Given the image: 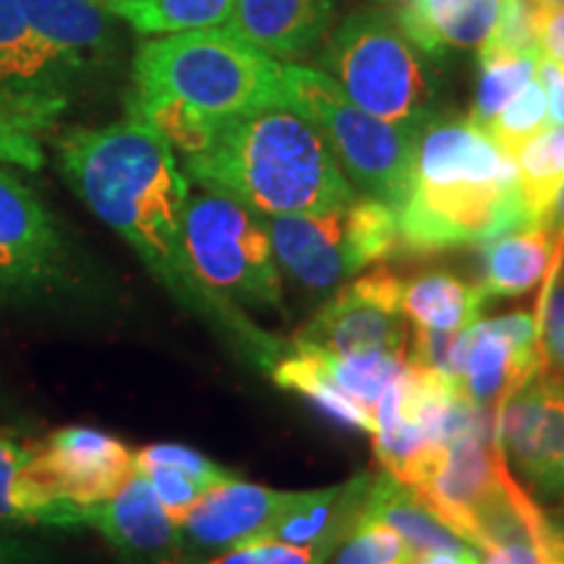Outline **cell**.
I'll return each mask as SVG.
<instances>
[{"instance_id": "1", "label": "cell", "mask_w": 564, "mask_h": 564, "mask_svg": "<svg viewBox=\"0 0 564 564\" xmlns=\"http://www.w3.org/2000/svg\"><path fill=\"white\" fill-rule=\"evenodd\" d=\"M58 160L79 199L139 253L183 306L228 333L262 369L278 361L285 348L228 299L204 288L188 267L181 238L188 178L173 147L150 123L129 116L102 129L68 131L58 141Z\"/></svg>"}, {"instance_id": "2", "label": "cell", "mask_w": 564, "mask_h": 564, "mask_svg": "<svg viewBox=\"0 0 564 564\" xmlns=\"http://www.w3.org/2000/svg\"><path fill=\"white\" fill-rule=\"evenodd\" d=\"M282 70L272 55L228 30L165 34L144 42L133 58L129 116L192 158L207 150L223 123L285 105Z\"/></svg>"}, {"instance_id": "3", "label": "cell", "mask_w": 564, "mask_h": 564, "mask_svg": "<svg viewBox=\"0 0 564 564\" xmlns=\"http://www.w3.org/2000/svg\"><path fill=\"white\" fill-rule=\"evenodd\" d=\"M398 223L400 249L411 253L484 246L525 228L518 162L474 118L432 116L415 139L411 192Z\"/></svg>"}, {"instance_id": "4", "label": "cell", "mask_w": 564, "mask_h": 564, "mask_svg": "<svg viewBox=\"0 0 564 564\" xmlns=\"http://www.w3.org/2000/svg\"><path fill=\"white\" fill-rule=\"evenodd\" d=\"M188 178L257 215H301L356 199L322 131L288 105L223 123L209 147L186 158Z\"/></svg>"}, {"instance_id": "5", "label": "cell", "mask_w": 564, "mask_h": 564, "mask_svg": "<svg viewBox=\"0 0 564 564\" xmlns=\"http://www.w3.org/2000/svg\"><path fill=\"white\" fill-rule=\"evenodd\" d=\"M413 491L478 552L556 531V523L514 481L497 436H457L444 447L434 474Z\"/></svg>"}, {"instance_id": "6", "label": "cell", "mask_w": 564, "mask_h": 564, "mask_svg": "<svg viewBox=\"0 0 564 564\" xmlns=\"http://www.w3.org/2000/svg\"><path fill=\"white\" fill-rule=\"evenodd\" d=\"M322 63L352 105L387 123L421 129L434 116L423 51L394 13H350L327 42Z\"/></svg>"}, {"instance_id": "7", "label": "cell", "mask_w": 564, "mask_h": 564, "mask_svg": "<svg viewBox=\"0 0 564 564\" xmlns=\"http://www.w3.org/2000/svg\"><path fill=\"white\" fill-rule=\"evenodd\" d=\"M285 82V105L308 118L327 144L333 147L343 173L366 196L403 207L413 181L415 139L421 129L394 126L352 105L333 76L319 70L288 66L282 70Z\"/></svg>"}, {"instance_id": "8", "label": "cell", "mask_w": 564, "mask_h": 564, "mask_svg": "<svg viewBox=\"0 0 564 564\" xmlns=\"http://www.w3.org/2000/svg\"><path fill=\"white\" fill-rule=\"evenodd\" d=\"M264 225L282 270L314 293L335 291L366 267L403 251L398 209L371 196L322 212L272 215Z\"/></svg>"}, {"instance_id": "9", "label": "cell", "mask_w": 564, "mask_h": 564, "mask_svg": "<svg viewBox=\"0 0 564 564\" xmlns=\"http://www.w3.org/2000/svg\"><path fill=\"white\" fill-rule=\"evenodd\" d=\"M188 267L220 299L282 308L280 272L264 217L228 194H188L181 225Z\"/></svg>"}, {"instance_id": "10", "label": "cell", "mask_w": 564, "mask_h": 564, "mask_svg": "<svg viewBox=\"0 0 564 564\" xmlns=\"http://www.w3.org/2000/svg\"><path fill=\"white\" fill-rule=\"evenodd\" d=\"M403 280L390 267H373L348 285H340L306 327L299 329L293 345L327 356H364L394 352L411 358L413 329L400 308Z\"/></svg>"}, {"instance_id": "11", "label": "cell", "mask_w": 564, "mask_h": 564, "mask_svg": "<svg viewBox=\"0 0 564 564\" xmlns=\"http://www.w3.org/2000/svg\"><path fill=\"white\" fill-rule=\"evenodd\" d=\"M79 76L34 32L19 0H0V110L24 131H53Z\"/></svg>"}, {"instance_id": "12", "label": "cell", "mask_w": 564, "mask_h": 564, "mask_svg": "<svg viewBox=\"0 0 564 564\" xmlns=\"http://www.w3.org/2000/svg\"><path fill=\"white\" fill-rule=\"evenodd\" d=\"M32 474L45 497L68 512L70 525H84L91 507L108 502L131 481L137 455L97 429L66 426L37 444Z\"/></svg>"}, {"instance_id": "13", "label": "cell", "mask_w": 564, "mask_h": 564, "mask_svg": "<svg viewBox=\"0 0 564 564\" xmlns=\"http://www.w3.org/2000/svg\"><path fill=\"white\" fill-rule=\"evenodd\" d=\"M539 319L518 312L457 333L455 379L465 398L491 419L539 373Z\"/></svg>"}, {"instance_id": "14", "label": "cell", "mask_w": 564, "mask_h": 564, "mask_svg": "<svg viewBox=\"0 0 564 564\" xmlns=\"http://www.w3.org/2000/svg\"><path fill=\"white\" fill-rule=\"evenodd\" d=\"M61 264L63 243L53 217L17 175L0 171V291H45Z\"/></svg>"}, {"instance_id": "15", "label": "cell", "mask_w": 564, "mask_h": 564, "mask_svg": "<svg viewBox=\"0 0 564 564\" xmlns=\"http://www.w3.org/2000/svg\"><path fill=\"white\" fill-rule=\"evenodd\" d=\"M84 525L100 531L129 564H183L186 556L178 523L162 510L141 474H133L108 502L91 507L84 514Z\"/></svg>"}, {"instance_id": "16", "label": "cell", "mask_w": 564, "mask_h": 564, "mask_svg": "<svg viewBox=\"0 0 564 564\" xmlns=\"http://www.w3.org/2000/svg\"><path fill=\"white\" fill-rule=\"evenodd\" d=\"M497 444L505 460L541 489L564 455V394L535 373L499 411Z\"/></svg>"}, {"instance_id": "17", "label": "cell", "mask_w": 564, "mask_h": 564, "mask_svg": "<svg viewBox=\"0 0 564 564\" xmlns=\"http://www.w3.org/2000/svg\"><path fill=\"white\" fill-rule=\"evenodd\" d=\"M288 499L291 491H272L267 486L228 478L204 494L183 518V544L204 552H223L243 541L262 539L274 518L285 510Z\"/></svg>"}, {"instance_id": "18", "label": "cell", "mask_w": 564, "mask_h": 564, "mask_svg": "<svg viewBox=\"0 0 564 564\" xmlns=\"http://www.w3.org/2000/svg\"><path fill=\"white\" fill-rule=\"evenodd\" d=\"M335 0H236L225 30L272 55L301 58L319 45Z\"/></svg>"}, {"instance_id": "19", "label": "cell", "mask_w": 564, "mask_h": 564, "mask_svg": "<svg viewBox=\"0 0 564 564\" xmlns=\"http://www.w3.org/2000/svg\"><path fill=\"white\" fill-rule=\"evenodd\" d=\"M34 32L76 76L102 66L112 51V19L108 0H19Z\"/></svg>"}, {"instance_id": "20", "label": "cell", "mask_w": 564, "mask_h": 564, "mask_svg": "<svg viewBox=\"0 0 564 564\" xmlns=\"http://www.w3.org/2000/svg\"><path fill=\"white\" fill-rule=\"evenodd\" d=\"M373 476L361 474L348 484L319 491H291L270 531L262 539H274L295 546L335 549L348 539V533L361 523L366 494Z\"/></svg>"}, {"instance_id": "21", "label": "cell", "mask_w": 564, "mask_h": 564, "mask_svg": "<svg viewBox=\"0 0 564 564\" xmlns=\"http://www.w3.org/2000/svg\"><path fill=\"white\" fill-rule=\"evenodd\" d=\"M502 0H394V19L429 55L481 51L494 37Z\"/></svg>"}, {"instance_id": "22", "label": "cell", "mask_w": 564, "mask_h": 564, "mask_svg": "<svg viewBox=\"0 0 564 564\" xmlns=\"http://www.w3.org/2000/svg\"><path fill=\"white\" fill-rule=\"evenodd\" d=\"M564 238L546 225H525L484 243V299H518L544 282Z\"/></svg>"}, {"instance_id": "23", "label": "cell", "mask_w": 564, "mask_h": 564, "mask_svg": "<svg viewBox=\"0 0 564 564\" xmlns=\"http://www.w3.org/2000/svg\"><path fill=\"white\" fill-rule=\"evenodd\" d=\"M361 520H379L390 525L400 539L405 541L413 554H463L478 556L463 535H457L453 528L444 525L436 514L421 502L419 494L400 484L390 474L373 478L371 489L366 494L364 518Z\"/></svg>"}, {"instance_id": "24", "label": "cell", "mask_w": 564, "mask_h": 564, "mask_svg": "<svg viewBox=\"0 0 564 564\" xmlns=\"http://www.w3.org/2000/svg\"><path fill=\"white\" fill-rule=\"evenodd\" d=\"M484 293L478 285H465L453 274L432 272L403 282L400 308L415 327L463 333L481 319Z\"/></svg>"}, {"instance_id": "25", "label": "cell", "mask_w": 564, "mask_h": 564, "mask_svg": "<svg viewBox=\"0 0 564 564\" xmlns=\"http://www.w3.org/2000/svg\"><path fill=\"white\" fill-rule=\"evenodd\" d=\"M270 373L274 377V384L282 390H293L303 394L308 403L319 408V411L333 419L340 426L361 429V432H377V419L369 408L358 403L356 398H350L348 392H343L333 379L327 377V371L322 369L316 352L299 348L291 343V348L282 350V356L270 366Z\"/></svg>"}, {"instance_id": "26", "label": "cell", "mask_w": 564, "mask_h": 564, "mask_svg": "<svg viewBox=\"0 0 564 564\" xmlns=\"http://www.w3.org/2000/svg\"><path fill=\"white\" fill-rule=\"evenodd\" d=\"M37 444L21 442L0 432V520L3 523H32L74 528L68 512L45 497L34 481L32 460Z\"/></svg>"}, {"instance_id": "27", "label": "cell", "mask_w": 564, "mask_h": 564, "mask_svg": "<svg viewBox=\"0 0 564 564\" xmlns=\"http://www.w3.org/2000/svg\"><path fill=\"white\" fill-rule=\"evenodd\" d=\"M108 6L139 34H175L225 24L236 0H108Z\"/></svg>"}, {"instance_id": "28", "label": "cell", "mask_w": 564, "mask_h": 564, "mask_svg": "<svg viewBox=\"0 0 564 564\" xmlns=\"http://www.w3.org/2000/svg\"><path fill=\"white\" fill-rule=\"evenodd\" d=\"M514 162H518V188L528 220L541 225L556 188L564 181V126H546L544 131L528 139L514 154Z\"/></svg>"}, {"instance_id": "29", "label": "cell", "mask_w": 564, "mask_h": 564, "mask_svg": "<svg viewBox=\"0 0 564 564\" xmlns=\"http://www.w3.org/2000/svg\"><path fill=\"white\" fill-rule=\"evenodd\" d=\"M478 53H481V63H478V87L470 118L486 129L535 79L544 53H510L491 45H484Z\"/></svg>"}, {"instance_id": "30", "label": "cell", "mask_w": 564, "mask_h": 564, "mask_svg": "<svg viewBox=\"0 0 564 564\" xmlns=\"http://www.w3.org/2000/svg\"><path fill=\"white\" fill-rule=\"evenodd\" d=\"M312 352H316V358H319L327 377L333 379L343 392H348L350 398H356L358 403L369 408L371 413H377V403L382 400L387 387H390L394 379L408 369V364H411V358L394 356V352H364V356L345 358L327 356V352L319 350ZM373 419H377V415H373Z\"/></svg>"}, {"instance_id": "31", "label": "cell", "mask_w": 564, "mask_h": 564, "mask_svg": "<svg viewBox=\"0 0 564 564\" xmlns=\"http://www.w3.org/2000/svg\"><path fill=\"white\" fill-rule=\"evenodd\" d=\"M539 319V377L564 394V246L544 278L535 303Z\"/></svg>"}, {"instance_id": "32", "label": "cell", "mask_w": 564, "mask_h": 564, "mask_svg": "<svg viewBox=\"0 0 564 564\" xmlns=\"http://www.w3.org/2000/svg\"><path fill=\"white\" fill-rule=\"evenodd\" d=\"M549 123H552V118H549L546 89L541 79H533L484 131L514 158L520 147L539 131H544Z\"/></svg>"}, {"instance_id": "33", "label": "cell", "mask_w": 564, "mask_h": 564, "mask_svg": "<svg viewBox=\"0 0 564 564\" xmlns=\"http://www.w3.org/2000/svg\"><path fill=\"white\" fill-rule=\"evenodd\" d=\"M411 556V549L390 525L379 520H361L343 541L335 564H408Z\"/></svg>"}, {"instance_id": "34", "label": "cell", "mask_w": 564, "mask_h": 564, "mask_svg": "<svg viewBox=\"0 0 564 564\" xmlns=\"http://www.w3.org/2000/svg\"><path fill=\"white\" fill-rule=\"evenodd\" d=\"M539 0H502V13L494 37L486 42L491 47H502L510 53L541 55V21L546 17Z\"/></svg>"}, {"instance_id": "35", "label": "cell", "mask_w": 564, "mask_h": 564, "mask_svg": "<svg viewBox=\"0 0 564 564\" xmlns=\"http://www.w3.org/2000/svg\"><path fill=\"white\" fill-rule=\"evenodd\" d=\"M333 549L324 546H295L274 539H251L243 544L223 549L196 564H324Z\"/></svg>"}, {"instance_id": "36", "label": "cell", "mask_w": 564, "mask_h": 564, "mask_svg": "<svg viewBox=\"0 0 564 564\" xmlns=\"http://www.w3.org/2000/svg\"><path fill=\"white\" fill-rule=\"evenodd\" d=\"M137 474L147 478L162 510L171 514V520L178 523V528L183 518L194 510V505L207 494L202 484H196L194 478L181 474V470L167 468V465H139Z\"/></svg>"}, {"instance_id": "37", "label": "cell", "mask_w": 564, "mask_h": 564, "mask_svg": "<svg viewBox=\"0 0 564 564\" xmlns=\"http://www.w3.org/2000/svg\"><path fill=\"white\" fill-rule=\"evenodd\" d=\"M139 465H167V468L181 470L188 478H194L196 484H202L204 489H215L217 484L232 478L228 470H223L220 465L212 463L209 457H204L196 449L181 447V444H152L137 453V468Z\"/></svg>"}, {"instance_id": "38", "label": "cell", "mask_w": 564, "mask_h": 564, "mask_svg": "<svg viewBox=\"0 0 564 564\" xmlns=\"http://www.w3.org/2000/svg\"><path fill=\"white\" fill-rule=\"evenodd\" d=\"M478 564H564V525L546 539H523L494 546Z\"/></svg>"}, {"instance_id": "39", "label": "cell", "mask_w": 564, "mask_h": 564, "mask_svg": "<svg viewBox=\"0 0 564 564\" xmlns=\"http://www.w3.org/2000/svg\"><path fill=\"white\" fill-rule=\"evenodd\" d=\"M0 162L32 173L40 171L42 162H45L40 137L13 123L3 110H0Z\"/></svg>"}, {"instance_id": "40", "label": "cell", "mask_w": 564, "mask_h": 564, "mask_svg": "<svg viewBox=\"0 0 564 564\" xmlns=\"http://www.w3.org/2000/svg\"><path fill=\"white\" fill-rule=\"evenodd\" d=\"M541 53L564 68V9L546 11L541 21Z\"/></svg>"}, {"instance_id": "41", "label": "cell", "mask_w": 564, "mask_h": 564, "mask_svg": "<svg viewBox=\"0 0 564 564\" xmlns=\"http://www.w3.org/2000/svg\"><path fill=\"white\" fill-rule=\"evenodd\" d=\"M541 225H546V228H552L554 232H560V236L564 238V181L560 183V188H556L554 199H552V204H549L546 217Z\"/></svg>"}, {"instance_id": "42", "label": "cell", "mask_w": 564, "mask_h": 564, "mask_svg": "<svg viewBox=\"0 0 564 564\" xmlns=\"http://www.w3.org/2000/svg\"><path fill=\"white\" fill-rule=\"evenodd\" d=\"M478 556H463V554H413L408 564H478Z\"/></svg>"}, {"instance_id": "43", "label": "cell", "mask_w": 564, "mask_h": 564, "mask_svg": "<svg viewBox=\"0 0 564 564\" xmlns=\"http://www.w3.org/2000/svg\"><path fill=\"white\" fill-rule=\"evenodd\" d=\"M541 491L562 494V497H564V455L560 457V463H556V468L552 470V476L546 478V484L541 486Z\"/></svg>"}, {"instance_id": "44", "label": "cell", "mask_w": 564, "mask_h": 564, "mask_svg": "<svg viewBox=\"0 0 564 564\" xmlns=\"http://www.w3.org/2000/svg\"><path fill=\"white\" fill-rule=\"evenodd\" d=\"M0 564H19V556L11 546L0 544Z\"/></svg>"}, {"instance_id": "45", "label": "cell", "mask_w": 564, "mask_h": 564, "mask_svg": "<svg viewBox=\"0 0 564 564\" xmlns=\"http://www.w3.org/2000/svg\"><path fill=\"white\" fill-rule=\"evenodd\" d=\"M541 6L549 11H556V9H564V0H539Z\"/></svg>"}]
</instances>
